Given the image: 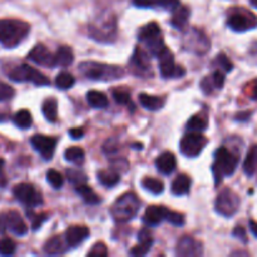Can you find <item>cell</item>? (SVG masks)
Wrapping results in <instances>:
<instances>
[{"instance_id": "1", "label": "cell", "mask_w": 257, "mask_h": 257, "mask_svg": "<svg viewBox=\"0 0 257 257\" xmlns=\"http://www.w3.org/2000/svg\"><path fill=\"white\" fill-rule=\"evenodd\" d=\"M29 24L20 20H0V43L7 48H14L27 38L29 33Z\"/></svg>"}, {"instance_id": "2", "label": "cell", "mask_w": 257, "mask_h": 257, "mask_svg": "<svg viewBox=\"0 0 257 257\" xmlns=\"http://www.w3.org/2000/svg\"><path fill=\"white\" fill-rule=\"evenodd\" d=\"M238 161H240V153L232 152L226 147H221L216 151L215 163L212 166L216 185H220L225 176H231L235 173Z\"/></svg>"}, {"instance_id": "3", "label": "cell", "mask_w": 257, "mask_h": 257, "mask_svg": "<svg viewBox=\"0 0 257 257\" xmlns=\"http://www.w3.org/2000/svg\"><path fill=\"white\" fill-rule=\"evenodd\" d=\"M79 69L88 79L99 80V82H110V80L120 79L124 75V70L120 67L97 62H83L79 65Z\"/></svg>"}, {"instance_id": "4", "label": "cell", "mask_w": 257, "mask_h": 257, "mask_svg": "<svg viewBox=\"0 0 257 257\" xmlns=\"http://www.w3.org/2000/svg\"><path fill=\"white\" fill-rule=\"evenodd\" d=\"M138 210H140V200L136 193L128 192L115 201L114 205L112 206L110 213L114 221L124 223L133 220L138 213Z\"/></svg>"}, {"instance_id": "5", "label": "cell", "mask_w": 257, "mask_h": 257, "mask_svg": "<svg viewBox=\"0 0 257 257\" xmlns=\"http://www.w3.org/2000/svg\"><path fill=\"white\" fill-rule=\"evenodd\" d=\"M89 34L94 40L100 43H110L115 39L117 23L114 17H105L97 19L89 25Z\"/></svg>"}, {"instance_id": "6", "label": "cell", "mask_w": 257, "mask_h": 257, "mask_svg": "<svg viewBox=\"0 0 257 257\" xmlns=\"http://www.w3.org/2000/svg\"><path fill=\"white\" fill-rule=\"evenodd\" d=\"M138 39L147 45L148 50L153 55H157L165 49V42L161 35V28L157 23H150L145 25L138 33Z\"/></svg>"}, {"instance_id": "7", "label": "cell", "mask_w": 257, "mask_h": 257, "mask_svg": "<svg viewBox=\"0 0 257 257\" xmlns=\"http://www.w3.org/2000/svg\"><path fill=\"white\" fill-rule=\"evenodd\" d=\"M241 201L240 197L233 192L230 188H225L221 191L220 195L217 196L215 202L216 212L220 213L221 216L225 217H232L233 215L238 212L240 210Z\"/></svg>"}, {"instance_id": "8", "label": "cell", "mask_w": 257, "mask_h": 257, "mask_svg": "<svg viewBox=\"0 0 257 257\" xmlns=\"http://www.w3.org/2000/svg\"><path fill=\"white\" fill-rule=\"evenodd\" d=\"M9 77L14 82H30L33 84L38 85V87L49 85L50 83L49 79L43 73H40L39 70L28 64H22L19 67L14 68L10 72Z\"/></svg>"}, {"instance_id": "9", "label": "cell", "mask_w": 257, "mask_h": 257, "mask_svg": "<svg viewBox=\"0 0 257 257\" xmlns=\"http://www.w3.org/2000/svg\"><path fill=\"white\" fill-rule=\"evenodd\" d=\"M210 45L207 35L196 28L186 32L185 37H183V48L195 54H205L210 50Z\"/></svg>"}, {"instance_id": "10", "label": "cell", "mask_w": 257, "mask_h": 257, "mask_svg": "<svg viewBox=\"0 0 257 257\" xmlns=\"http://www.w3.org/2000/svg\"><path fill=\"white\" fill-rule=\"evenodd\" d=\"M207 143V138L198 132L185 135L180 142V150L187 157H197Z\"/></svg>"}, {"instance_id": "11", "label": "cell", "mask_w": 257, "mask_h": 257, "mask_svg": "<svg viewBox=\"0 0 257 257\" xmlns=\"http://www.w3.org/2000/svg\"><path fill=\"white\" fill-rule=\"evenodd\" d=\"M13 195L19 202L28 206V207H35V206L42 205L43 202L40 193L30 183H19V185H17L13 190Z\"/></svg>"}, {"instance_id": "12", "label": "cell", "mask_w": 257, "mask_h": 257, "mask_svg": "<svg viewBox=\"0 0 257 257\" xmlns=\"http://www.w3.org/2000/svg\"><path fill=\"white\" fill-rule=\"evenodd\" d=\"M158 59H160V72L163 78H181L185 75L186 70L180 65L177 67L175 64V58L170 49L165 48L158 54Z\"/></svg>"}, {"instance_id": "13", "label": "cell", "mask_w": 257, "mask_h": 257, "mask_svg": "<svg viewBox=\"0 0 257 257\" xmlns=\"http://www.w3.org/2000/svg\"><path fill=\"white\" fill-rule=\"evenodd\" d=\"M228 27L232 30L238 33L247 32V30L253 29L257 27V19L255 15L250 14V13L240 12L233 13L230 18H228Z\"/></svg>"}, {"instance_id": "14", "label": "cell", "mask_w": 257, "mask_h": 257, "mask_svg": "<svg viewBox=\"0 0 257 257\" xmlns=\"http://www.w3.org/2000/svg\"><path fill=\"white\" fill-rule=\"evenodd\" d=\"M33 148L42 156L44 160H52L53 155H54L55 146H57V140L53 137H48V136L43 135H35L33 136L30 140Z\"/></svg>"}, {"instance_id": "15", "label": "cell", "mask_w": 257, "mask_h": 257, "mask_svg": "<svg viewBox=\"0 0 257 257\" xmlns=\"http://www.w3.org/2000/svg\"><path fill=\"white\" fill-rule=\"evenodd\" d=\"M203 253L202 243L191 236H183L177 243L176 255L181 257H197Z\"/></svg>"}, {"instance_id": "16", "label": "cell", "mask_w": 257, "mask_h": 257, "mask_svg": "<svg viewBox=\"0 0 257 257\" xmlns=\"http://www.w3.org/2000/svg\"><path fill=\"white\" fill-rule=\"evenodd\" d=\"M28 59L34 62L35 64L43 65V67H55L54 55L48 50L47 47L43 44H37L28 54Z\"/></svg>"}, {"instance_id": "17", "label": "cell", "mask_w": 257, "mask_h": 257, "mask_svg": "<svg viewBox=\"0 0 257 257\" xmlns=\"http://www.w3.org/2000/svg\"><path fill=\"white\" fill-rule=\"evenodd\" d=\"M7 230H10L15 236H24L28 232V226L25 225L22 216L15 211H9L5 213Z\"/></svg>"}, {"instance_id": "18", "label": "cell", "mask_w": 257, "mask_h": 257, "mask_svg": "<svg viewBox=\"0 0 257 257\" xmlns=\"http://www.w3.org/2000/svg\"><path fill=\"white\" fill-rule=\"evenodd\" d=\"M167 212L168 210L163 206H150L143 215V223L150 227L160 225L163 220H166Z\"/></svg>"}, {"instance_id": "19", "label": "cell", "mask_w": 257, "mask_h": 257, "mask_svg": "<svg viewBox=\"0 0 257 257\" xmlns=\"http://www.w3.org/2000/svg\"><path fill=\"white\" fill-rule=\"evenodd\" d=\"M89 236V228L85 226H72L65 231L64 238L69 247L80 245Z\"/></svg>"}, {"instance_id": "20", "label": "cell", "mask_w": 257, "mask_h": 257, "mask_svg": "<svg viewBox=\"0 0 257 257\" xmlns=\"http://www.w3.org/2000/svg\"><path fill=\"white\" fill-rule=\"evenodd\" d=\"M153 245L152 235L148 230L143 228L138 233V245L131 250V255L132 256H145L151 251V247Z\"/></svg>"}, {"instance_id": "21", "label": "cell", "mask_w": 257, "mask_h": 257, "mask_svg": "<svg viewBox=\"0 0 257 257\" xmlns=\"http://www.w3.org/2000/svg\"><path fill=\"white\" fill-rule=\"evenodd\" d=\"M177 161L172 152H163L156 160V167L163 175H171L176 170Z\"/></svg>"}, {"instance_id": "22", "label": "cell", "mask_w": 257, "mask_h": 257, "mask_svg": "<svg viewBox=\"0 0 257 257\" xmlns=\"http://www.w3.org/2000/svg\"><path fill=\"white\" fill-rule=\"evenodd\" d=\"M68 243L63 236H54L44 243L43 251L48 255H62L68 250Z\"/></svg>"}, {"instance_id": "23", "label": "cell", "mask_w": 257, "mask_h": 257, "mask_svg": "<svg viewBox=\"0 0 257 257\" xmlns=\"http://www.w3.org/2000/svg\"><path fill=\"white\" fill-rule=\"evenodd\" d=\"M133 4L140 8L160 7L165 10H173L180 7V0H133Z\"/></svg>"}, {"instance_id": "24", "label": "cell", "mask_w": 257, "mask_h": 257, "mask_svg": "<svg viewBox=\"0 0 257 257\" xmlns=\"http://www.w3.org/2000/svg\"><path fill=\"white\" fill-rule=\"evenodd\" d=\"M132 65L133 68L138 69L140 72H148L151 69V63L150 59H148L147 53L141 49V48H136L132 57Z\"/></svg>"}, {"instance_id": "25", "label": "cell", "mask_w": 257, "mask_h": 257, "mask_svg": "<svg viewBox=\"0 0 257 257\" xmlns=\"http://www.w3.org/2000/svg\"><path fill=\"white\" fill-rule=\"evenodd\" d=\"M191 188V178L187 175H178L172 182V193L176 196L187 195Z\"/></svg>"}, {"instance_id": "26", "label": "cell", "mask_w": 257, "mask_h": 257, "mask_svg": "<svg viewBox=\"0 0 257 257\" xmlns=\"http://www.w3.org/2000/svg\"><path fill=\"white\" fill-rule=\"evenodd\" d=\"M166 99L161 97H156V95L150 94H140V103L143 108L148 110H158L165 105Z\"/></svg>"}, {"instance_id": "27", "label": "cell", "mask_w": 257, "mask_h": 257, "mask_svg": "<svg viewBox=\"0 0 257 257\" xmlns=\"http://www.w3.org/2000/svg\"><path fill=\"white\" fill-rule=\"evenodd\" d=\"M55 59V65H59V67H68L73 63L74 59V54H73V50L70 49L67 45H62L58 49L57 54L54 55Z\"/></svg>"}, {"instance_id": "28", "label": "cell", "mask_w": 257, "mask_h": 257, "mask_svg": "<svg viewBox=\"0 0 257 257\" xmlns=\"http://www.w3.org/2000/svg\"><path fill=\"white\" fill-rule=\"evenodd\" d=\"M173 17L171 19V24L173 25L177 29H182L188 22V18H190V9L186 7H178L173 10Z\"/></svg>"}, {"instance_id": "29", "label": "cell", "mask_w": 257, "mask_h": 257, "mask_svg": "<svg viewBox=\"0 0 257 257\" xmlns=\"http://www.w3.org/2000/svg\"><path fill=\"white\" fill-rule=\"evenodd\" d=\"M98 180L105 187H113L119 183L120 176L114 170H102L98 172Z\"/></svg>"}, {"instance_id": "30", "label": "cell", "mask_w": 257, "mask_h": 257, "mask_svg": "<svg viewBox=\"0 0 257 257\" xmlns=\"http://www.w3.org/2000/svg\"><path fill=\"white\" fill-rule=\"evenodd\" d=\"M257 170V145L252 146L243 162V171L247 176H253Z\"/></svg>"}, {"instance_id": "31", "label": "cell", "mask_w": 257, "mask_h": 257, "mask_svg": "<svg viewBox=\"0 0 257 257\" xmlns=\"http://www.w3.org/2000/svg\"><path fill=\"white\" fill-rule=\"evenodd\" d=\"M75 191H77V193H79V195L82 196L84 202L88 203V205H98V203H100L99 196H98L89 186L85 185V183L84 185L77 186Z\"/></svg>"}, {"instance_id": "32", "label": "cell", "mask_w": 257, "mask_h": 257, "mask_svg": "<svg viewBox=\"0 0 257 257\" xmlns=\"http://www.w3.org/2000/svg\"><path fill=\"white\" fill-rule=\"evenodd\" d=\"M87 100L93 108H99V109H103V108L108 107V104H109L108 98L105 97L104 93L98 92V90H90V92H88Z\"/></svg>"}, {"instance_id": "33", "label": "cell", "mask_w": 257, "mask_h": 257, "mask_svg": "<svg viewBox=\"0 0 257 257\" xmlns=\"http://www.w3.org/2000/svg\"><path fill=\"white\" fill-rule=\"evenodd\" d=\"M13 122H14L15 125H18L19 128H23V130L29 128L33 123L32 114H30L29 110L22 109L15 113L14 118H13Z\"/></svg>"}, {"instance_id": "34", "label": "cell", "mask_w": 257, "mask_h": 257, "mask_svg": "<svg viewBox=\"0 0 257 257\" xmlns=\"http://www.w3.org/2000/svg\"><path fill=\"white\" fill-rule=\"evenodd\" d=\"M64 157L65 160L69 161V162L75 163V165H82L83 161H84L85 153L82 148L75 147L74 146V147H69L67 151H65Z\"/></svg>"}, {"instance_id": "35", "label": "cell", "mask_w": 257, "mask_h": 257, "mask_svg": "<svg viewBox=\"0 0 257 257\" xmlns=\"http://www.w3.org/2000/svg\"><path fill=\"white\" fill-rule=\"evenodd\" d=\"M57 100L53 99V98H49V99H47L43 103L42 110L47 120H49V122H55L57 120Z\"/></svg>"}, {"instance_id": "36", "label": "cell", "mask_w": 257, "mask_h": 257, "mask_svg": "<svg viewBox=\"0 0 257 257\" xmlns=\"http://www.w3.org/2000/svg\"><path fill=\"white\" fill-rule=\"evenodd\" d=\"M142 186L145 190L150 191L153 195H160V193H162L163 190H165V186H163L162 181L152 177H146L145 180L142 181Z\"/></svg>"}, {"instance_id": "37", "label": "cell", "mask_w": 257, "mask_h": 257, "mask_svg": "<svg viewBox=\"0 0 257 257\" xmlns=\"http://www.w3.org/2000/svg\"><path fill=\"white\" fill-rule=\"evenodd\" d=\"M74 77H73L70 73L67 72L59 73V74L57 75V78H55V84H57V87L59 88V89H69V88H72L73 85H74Z\"/></svg>"}, {"instance_id": "38", "label": "cell", "mask_w": 257, "mask_h": 257, "mask_svg": "<svg viewBox=\"0 0 257 257\" xmlns=\"http://www.w3.org/2000/svg\"><path fill=\"white\" fill-rule=\"evenodd\" d=\"M67 176H68V180L75 186H79V185H84L87 182V176L83 171L78 170V168H69L67 170Z\"/></svg>"}, {"instance_id": "39", "label": "cell", "mask_w": 257, "mask_h": 257, "mask_svg": "<svg viewBox=\"0 0 257 257\" xmlns=\"http://www.w3.org/2000/svg\"><path fill=\"white\" fill-rule=\"evenodd\" d=\"M187 128L193 132H202L207 128V120L202 118L201 115H193L187 123Z\"/></svg>"}, {"instance_id": "40", "label": "cell", "mask_w": 257, "mask_h": 257, "mask_svg": "<svg viewBox=\"0 0 257 257\" xmlns=\"http://www.w3.org/2000/svg\"><path fill=\"white\" fill-rule=\"evenodd\" d=\"M47 180H48V182L53 186V188H55V190H58V188L62 187L63 183H64V178H63V176L55 170L48 171Z\"/></svg>"}, {"instance_id": "41", "label": "cell", "mask_w": 257, "mask_h": 257, "mask_svg": "<svg viewBox=\"0 0 257 257\" xmlns=\"http://www.w3.org/2000/svg\"><path fill=\"white\" fill-rule=\"evenodd\" d=\"M15 252V243L10 238H2L0 240V255L12 256Z\"/></svg>"}, {"instance_id": "42", "label": "cell", "mask_w": 257, "mask_h": 257, "mask_svg": "<svg viewBox=\"0 0 257 257\" xmlns=\"http://www.w3.org/2000/svg\"><path fill=\"white\" fill-rule=\"evenodd\" d=\"M166 220L168 221L170 223L175 226H183L185 225V217H183L182 213H178V212H173V211L168 210L167 216H166Z\"/></svg>"}, {"instance_id": "43", "label": "cell", "mask_w": 257, "mask_h": 257, "mask_svg": "<svg viewBox=\"0 0 257 257\" xmlns=\"http://www.w3.org/2000/svg\"><path fill=\"white\" fill-rule=\"evenodd\" d=\"M119 150V141L117 138H109V140L105 141L104 146H103V151L107 155H112V153H115Z\"/></svg>"}, {"instance_id": "44", "label": "cell", "mask_w": 257, "mask_h": 257, "mask_svg": "<svg viewBox=\"0 0 257 257\" xmlns=\"http://www.w3.org/2000/svg\"><path fill=\"white\" fill-rule=\"evenodd\" d=\"M113 98H114L118 104H128V103H131L130 93L124 92V90H114Z\"/></svg>"}, {"instance_id": "45", "label": "cell", "mask_w": 257, "mask_h": 257, "mask_svg": "<svg viewBox=\"0 0 257 257\" xmlns=\"http://www.w3.org/2000/svg\"><path fill=\"white\" fill-rule=\"evenodd\" d=\"M108 255V250L107 247H105L104 243H97V245L93 246L92 250L89 251V253H88V256L92 257V256H95V257H105Z\"/></svg>"}, {"instance_id": "46", "label": "cell", "mask_w": 257, "mask_h": 257, "mask_svg": "<svg viewBox=\"0 0 257 257\" xmlns=\"http://www.w3.org/2000/svg\"><path fill=\"white\" fill-rule=\"evenodd\" d=\"M14 95V89L10 85L0 83V102L3 100H8Z\"/></svg>"}, {"instance_id": "47", "label": "cell", "mask_w": 257, "mask_h": 257, "mask_svg": "<svg viewBox=\"0 0 257 257\" xmlns=\"http://www.w3.org/2000/svg\"><path fill=\"white\" fill-rule=\"evenodd\" d=\"M211 79H212L213 87L218 88V89H221L223 87V84H225V74L222 72H220V70H216L212 77H211Z\"/></svg>"}, {"instance_id": "48", "label": "cell", "mask_w": 257, "mask_h": 257, "mask_svg": "<svg viewBox=\"0 0 257 257\" xmlns=\"http://www.w3.org/2000/svg\"><path fill=\"white\" fill-rule=\"evenodd\" d=\"M216 62L218 63V65H220V67L222 68V69L225 70V72H231V70H232V68H233L232 63L230 62V59H228V58L226 57L225 54H220V55H218L217 60H216Z\"/></svg>"}, {"instance_id": "49", "label": "cell", "mask_w": 257, "mask_h": 257, "mask_svg": "<svg viewBox=\"0 0 257 257\" xmlns=\"http://www.w3.org/2000/svg\"><path fill=\"white\" fill-rule=\"evenodd\" d=\"M29 216H32V228L33 230H38V228L42 226V223L47 220V215H34L33 216L32 213H29Z\"/></svg>"}, {"instance_id": "50", "label": "cell", "mask_w": 257, "mask_h": 257, "mask_svg": "<svg viewBox=\"0 0 257 257\" xmlns=\"http://www.w3.org/2000/svg\"><path fill=\"white\" fill-rule=\"evenodd\" d=\"M201 88H202V90L206 93V94H210V93H212V89L215 88L213 87L212 79L208 77L205 78V79L201 82Z\"/></svg>"}, {"instance_id": "51", "label": "cell", "mask_w": 257, "mask_h": 257, "mask_svg": "<svg viewBox=\"0 0 257 257\" xmlns=\"http://www.w3.org/2000/svg\"><path fill=\"white\" fill-rule=\"evenodd\" d=\"M233 236L240 238L242 242H247V238H246V231L245 228L241 227V226H237V227L235 228V231H233Z\"/></svg>"}, {"instance_id": "52", "label": "cell", "mask_w": 257, "mask_h": 257, "mask_svg": "<svg viewBox=\"0 0 257 257\" xmlns=\"http://www.w3.org/2000/svg\"><path fill=\"white\" fill-rule=\"evenodd\" d=\"M69 135L73 140H80V138L84 136V131H83L82 128H72V130L69 131Z\"/></svg>"}, {"instance_id": "53", "label": "cell", "mask_w": 257, "mask_h": 257, "mask_svg": "<svg viewBox=\"0 0 257 257\" xmlns=\"http://www.w3.org/2000/svg\"><path fill=\"white\" fill-rule=\"evenodd\" d=\"M7 231V222H5V213L0 215V233Z\"/></svg>"}, {"instance_id": "54", "label": "cell", "mask_w": 257, "mask_h": 257, "mask_svg": "<svg viewBox=\"0 0 257 257\" xmlns=\"http://www.w3.org/2000/svg\"><path fill=\"white\" fill-rule=\"evenodd\" d=\"M250 230H251V232L253 233V236L257 238V222L256 221H252V220L250 221Z\"/></svg>"}, {"instance_id": "55", "label": "cell", "mask_w": 257, "mask_h": 257, "mask_svg": "<svg viewBox=\"0 0 257 257\" xmlns=\"http://www.w3.org/2000/svg\"><path fill=\"white\" fill-rule=\"evenodd\" d=\"M252 98H253V99H257V83L255 84V87H253V90H252Z\"/></svg>"}, {"instance_id": "56", "label": "cell", "mask_w": 257, "mask_h": 257, "mask_svg": "<svg viewBox=\"0 0 257 257\" xmlns=\"http://www.w3.org/2000/svg\"><path fill=\"white\" fill-rule=\"evenodd\" d=\"M3 166H4V161L0 160V172H2V170H3Z\"/></svg>"}, {"instance_id": "57", "label": "cell", "mask_w": 257, "mask_h": 257, "mask_svg": "<svg viewBox=\"0 0 257 257\" xmlns=\"http://www.w3.org/2000/svg\"><path fill=\"white\" fill-rule=\"evenodd\" d=\"M252 4L255 5V7L257 8V0H252Z\"/></svg>"}]
</instances>
